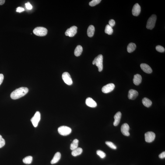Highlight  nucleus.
I'll list each match as a JSON object with an SVG mask.
<instances>
[{
	"instance_id": "27",
	"label": "nucleus",
	"mask_w": 165,
	"mask_h": 165,
	"mask_svg": "<svg viewBox=\"0 0 165 165\" xmlns=\"http://www.w3.org/2000/svg\"><path fill=\"white\" fill-rule=\"evenodd\" d=\"M101 0H93L89 3V5L91 7L95 6L101 2Z\"/></svg>"
},
{
	"instance_id": "7",
	"label": "nucleus",
	"mask_w": 165,
	"mask_h": 165,
	"mask_svg": "<svg viewBox=\"0 0 165 165\" xmlns=\"http://www.w3.org/2000/svg\"><path fill=\"white\" fill-rule=\"evenodd\" d=\"M77 27L76 26H73L70 28L67 29L65 32V34L66 36L70 37H74L77 32Z\"/></svg>"
},
{
	"instance_id": "36",
	"label": "nucleus",
	"mask_w": 165,
	"mask_h": 165,
	"mask_svg": "<svg viewBox=\"0 0 165 165\" xmlns=\"http://www.w3.org/2000/svg\"><path fill=\"white\" fill-rule=\"evenodd\" d=\"M4 79V75L2 74H0V85L2 84Z\"/></svg>"
},
{
	"instance_id": "24",
	"label": "nucleus",
	"mask_w": 165,
	"mask_h": 165,
	"mask_svg": "<svg viewBox=\"0 0 165 165\" xmlns=\"http://www.w3.org/2000/svg\"><path fill=\"white\" fill-rule=\"evenodd\" d=\"M78 142L79 140L77 139H74L70 145V149L72 150H73L78 148Z\"/></svg>"
},
{
	"instance_id": "20",
	"label": "nucleus",
	"mask_w": 165,
	"mask_h": 165,
	"mask_svg": "<svg viewBox=\"0 0 165 165\" xmlns=\"http://www.w3.org/2000/svg\"><path fill=\"white\" fill-rule=\"evenodd\" d=\"M136 44L134 43H129L127 47V51L129 53L133 52L136 49Z\"/></svg>"
},
{
	"instance_id": "14",
	"label": "nucleus",
	"mask_w": 165,
	"mask_h": 165,
	"mask_svg": "<svg viewBox=\"0 0 165 165\" xmlns=\"http://www.w3.org/2000/svg\"><path fill=\"white\" fill-rule=\"evenodd\" d=\"M140 67L142 70L147 73L150 74L152 72V68L147 64L145 63L141 64Z\"/></svg>"
},
{
	"instance_id": "9",
	"label": "nucleus",
	"mask_w": 165,
	"mask_h": 165,
	"mask_svg": "<svg viewBox=\"0 0 165 165\" xmlns=\"http://www.w3.org/2000/svg\"><path fill=\"white\" fill-rule=\"evenodd\" d=\"M155 136L154 133L152 131H148L145 134V141L149 143L152 142L154 140Z\"/></svg>"
},
{
	"instance_id": "37",
	"label": "nucleus",
	"mask_w": 165,
	"mask_h": 165,
	"mask_svg": "<svg viewBox=\"0 0 165 165\" xmlns=\"http://www.w3.org/2000/svg\"><path fill=\"white\" fill-rule=\"evenodd\" d=\"M5 0H0V5H4L5 2Z\"/></svg>"
},
{
	"instance_id": "18",
	"label": "nucleus",
	"mask_w": 165,
	"mask_h": 165,
	"mask_svg": "<svg viewBox=\"0 0 165 165\" xmlns=\"http://www.w3.org/2000/svg\"><path fill=\"white\" fill-rule=\"evenodd\" d=\"M61 158V153L59 152L56 153L52 160H51V163L52 164H55L59 161Z\"/></svg>"
},
{
	"instance_id": "1",
	"label": "nucleus",
	"mask_w": 165,
	"mask_h": 165,
	"mask_svg": "<svg viewBox=\"0 0 165 165\" xmlns=\"http://www.w3.org/2000/svg\"><path fill=\"white\" fill-rule=\"evenodd\" d=\"M28 91L29 89L27 88H20L12 92L11 94V97L13 100H17L25 96Z\"/></svg>"
},
{
	"instance_id": "10",
	"label": "nucleus",
	"mask_w": 165,
	"mask_h": 165,
	"mask_svg": "<svg viewBox=\"0 0 165 165\" xmlns=\"http://www.w3.org/2000/svg\"><path fill=\"white\" fill-rule=\"evenodd\" d=\"M115 86L114 84L110 83L103 86L102 89V91L104 93H108L114 90Z\"/></svg>"
},
{
	"instance_id": "17",
	"label": "nucleus",
	"mask_w": 165,
	"mask_h": 165,
	"mask_svg": "<svg viewBox=\"0 0 165 165\" xmlns=\"http://www.w3.org/2000/svg\"><path fill=\"white\" fill-rule=\"evenodd\" d=\"M142 81V77L139 74H136L134 75L133 79V83L135 85H138L140 84Z\"/></svg>"
},
{
	"instance_id": "25",
	"label": "nucleus",
	"mask_w": 165,
	"mask_h": 165,
	"mask_svg": "<svg viewBox=\"0 0 165 165\" xmlns=\"http://www.w3.org/2000/svg\"><path fill=\"white\" fill-rule=\"evenodd\" d=\"M33 158L31 156H28L25 157L23 159V161L26 164H29L31 163L33 161Z\"/></svg>"
},
{
	"instance_id": "26",
	"label": "nucleus",
	"mask_w": 165,
	"mask_h": 165,
	"mask_svg": "<svg viewBox=\"0 0 165 165\" xmlns=\"http://www.w3.org/2000/svg\"><path fill=\"white\" fill-rule=\"evenodd\" d=\"M105 33L109 35H111L113 32L112 27L109 25H107L106 26L105 30Z\"/></svg>"
},
{
	"instance_id": "19",
	"label": "nucleus",
	"mask_w": 165,
	"mask_h": 165,
	"mask_svg": "<svg viewBox=\"0 0 165 165\" xmlns=\"http://www.w3.org/2000/svg\"><path fill=\"white\" fill-rule=\"evenodd\" d=\"M95 31V28L93 25H90L88 27L87 30V35L89 37H93Z\"/></svg>"
},
{
	"instance_id": "32",
	"label": "nucleus",
	"mask_w": 165,
	"mask_h": 165,
	"mask_svg": "<svg viewBox=\"0 0 165 165\" xmlns=\"http://www.w3.org/2000/svg\"><path fill=\"white\" fill-rule=\"evenodd\" d=\"M25 5L26 8L28 10H31L33 8V7L29 2H28L27 3L25 4Z\"/></svg>"
},
{
	"instance_id": "15",
	"label": "nucleus",
	"mask_w": 165,
	"mask_h": 165,
	"mask_svg": "<svg viewBox=\"0 0 165 165\" xmlns=\"http://www.w3.org/2000/svg\"><path fill=\"white\" fill-rule=\"evenodd\" d=\"M85 103L87 105L91 107H96L97 106L96 102L91 98H87L86 99Z\"/></svg>"
},
{
	"instance_id": "5",
	"label": "nucleus",
	"mask_w": 165,
	"mask_h": 165,
	"mask_svg": "<svg viewBox=\"0 0 165 165\" xmlns=\"http://www.w3.org/2000/svg\"><path fill=\"white\" fill-rule=\"evenodd\" d=\"M58 131L60 135L63 136H67L71 133L72 129L69 127L63 126L58 128Z\"/></svg>"
},
{
	"instance_id": "3",
	"label": "nucleus",
	"mask_w": 165,
	"mask_h": 165,
	"mask_svg": "<svg viewBox=\"0 0 165 165\" xmlns=\"http://www.w3.org/2000/svg\"><path fill=\"white\" fill-rule=\"evenodd\" d=\"M33 33L36 36L44 37L47 34V30L44 27H39L36 28L33 30Z\"/></svg>"
},
{
	"instance_id": "11",
	"label": "nucleus",
	"mask_w": 165,
	"mask_h": 165,
	"mask_svg": "<svg viewBox=\"0 0 165 165\" xmlns=\"http://www.w3.org/2000/svg\"><path fill=\"white\" fill-rule=\"evenodd\" d=\"M129 126L127 123H124L121 126V131L123 135L126 136H129L130 135Z\"/></svg>"
},
{
	"instance_id": "12",
	"label": "nucleus",
	"mask_w": 165,
	"mask_h": 165,
	"mask_svg": "<svg viewBox=\"0 0 165 165\" xmlns=\"http://www.w3.org/2000/svg\"><path fill=\"white\" fill-rule=\"evenodd\" d=\"M141 10V7L138 4H135L133 8L132 12L134 16H137L140 13Z\"/></svg>"
},
{
	"instance_id": "22",
	"label": "nucleus",
	"mask_w": 165,
	"mask_h": 165,
	"mask_svg": "<svg viewBox=\"0 0 165 165\" xmlns=\"http://www.w3.org/2000/svg\"><path fill=\"white\" fill-rule=\"evenodd\" d=\"M142 103L144 106L147 107H150L152 104V102L149 99L144 98L142 99Z\"/></svg>"
},
{
	"instance_id": "21",
	"label": "nucleus",
	"mask_w": 165,
	"mask_h": 165,
	"mask_svg": "<svg viewBox=\"0 0 165 165\" xmlns=\"http://www.w3.org/2000/svg\"><path fill=\"white\" fill-rule=\"evenodd\" d=\"M82 51V48L81 46L78 45L75 48L74 52L75 55L76 57L79 56L81 54Z\"/></svg>"
},
{
	"instance_id": "6",
	"label": "nucleus",
	"mask_w": 165,
	"mask_h": 165,
	"mask_svg": "<svg viewBox=\"0 0 165 165\" xmlns=\"http://www.w3.org/2000/svg\"><path fill=\"white\" fill-rule=\"evenodd\" d=\"M40 112L37 111L31 120L32 124L35 127H37L38 125L40 120Z\"/></svg>"
},
{
	"instance_id": "28",
	"label": "nucleus",
	"mask_w": 165,
	"mask_h": 165,
	"mask_svg": "<svg viewBox=\"0 0 165 165\" xmlns=\"http://www.w3.org/2000/svg\"><path fill=\"white\" fill-rule=\"evenodd\" d=\"M106 144L108 146L113 149H116L117 148L116 146L114 144L111 142L109 141H106Z\"/></svg>"
},
{
	"instance_id": "8",
	"label": "nucleus",
	"mask_w": 165,
	"mask_h": 165,
	"mask_svg": "<svg viewBox=\"0 0 165 165\" xmlns=\"http://www.w3.org/2000/svg\"><path fill=\"white\" fill-rule=\"evenodd\" d=\"M62 79L64 82L68 85H72L73 83L72 78L69 74L68 72H65L63 73Z\"/></svg>"
},
{
	"instance_id": "35",
	"label": "nucleus",
	"mask_w": 165,
	"mask_h": 165,
	"mask_svg": "<svg viewBox=\"0 0 165 165\" xmlns=\"http://www.w3.org/2000/svg\"><path fill=\"white\" fill-rule=\"evenodd\" d=\"M159 157L160 158L163 159L165 157V152H163L161 153L159 155Z\"/></svg>"
},
{
	"instance_id": "23",
	"label": "nucleus",
	"mask_w": 165,
	"mask_h": 165,
	"mask_svg": "<svg viewBox=\"0 0 165 165\" xmlns=\"http://www.w3.org/2000/svg\"><path fill=\"white\" fill-rule=\"evenodd\" d=\"M82 152V149L81 148H77L74 150H72V155L74 156H76L80 155Z\"/></svg>"
},
{
	"instance_id": "13",
	"label": "nucleus",
	"mask_w": 165,
	"mask_h": 165,
	"mask_svg": "<svg viewBox=\"0 0 165 165\" xmlns=\"http://www.w3.org/2000/svg\"><path fill=\"white\" fill-rule=\"evenodd\" d=\"M138 92L136 90L131 89L128 92V97L130 100H135L138 96Z\"/></svg>"
},
{
	"instance_id": "30",
	"label": "nucleus",
	"mask_w": 165,
	"mask_h": 165,
	"mask_svg": "<svg viewBox=\"0 0 165 165\" xmlns=\"http://www.w3.org/2000/svg\"><path fill=\"white\" fill-rule=\"evenodd\" d=\"M156 51L162 53L165 51V48L161 46L158 45L156 46Z\"/></svg>"
},
{
	"instance_id": "34",
	"label": "nucleus",
	"mask_w": 165,
	"mask_h": 165,
	"mask_svg": "<svg viewBox=\"0 0 165 165\" xmlns=\"http://www.w3.org/2000/svg\"><path fill=\"white\" fill-rule=\"evenodd\" d=\"M24 11V8L22 7H19L16 9V12L21 13Z\"/></svg>"
},
{
	"instance_id": "33",
	"label": "nucleus",
	"mask_w": 165,
	"mask_h": 165,
	"mask_svg": "<svg viewBox=\"0 0 165 165\" xmlns=\"http://www.w3.org/2000/svg\"><path fill=\"white\" fill-rule=\"evenodd\" d=\"M109 25L111 27H112L115 26V22L114 20L111 19L109 22Z\"/></svg>"
},
{
	"instance_id": "4",
	"label": "nucleus",
	"mask_w": 165,
	"mask_h": 165,
	"mask_svg": "<svg viewBox=\"0 0 165 165\" xmlns=\"http://www.w3.org/2000/svg\"><path fill=\"white\" fill-rule=\"evenodd\" d=\"M156 20V16L153 15L151 16L147 21L146 27L148 29L152 30L154 28Z\"/></svg>"
},
{
	"instance_id": "16",
	"label": "nucleus",
	"mask_w": 165,
	"mask_h": 165,
	"mask_svg": "<svg viewBox=\"0 0 165 165\" xmlns=\"http://www.w3.org/2000/svg\"><path fill=\"white\" fill-rule=\"evenodd\" d=\"M121 117V112H118L114 116V125L116 126L118 125L120 122Z\"/></svg>"
},
{
	"instance_id": "29",
	"label": "nucleus",
	"mask_w": 165,
	"mask_h": 165,
	"mask_svg": "<svg viewBox=\"0 0 165 165\" xmlns=\"http://www.w3.org/2000/svg\"><path fill=\"white\" fill-rule=\"evenodd\" d=\"M97 154L101 158H104L106 156V153L103 151L100 150H98L96 152Z\"/></svg>"
},
{
	"instance_id": "31",
	"label": "nucleus",
	"mask_w": 165,
	"mask_h": 165,
	"mask_svg": "<svg viewBox=\"0 0 165 165\" xmlns=\"http://www.w3.org/2000/svg\"><path fill=\"white\" fill-rule=\"evenodd\" d=\"M5 140L3 138L1 135H0V148L3 147L5 145Z\"/></svg>"
},
{
	"instance_id": "2",
	"label": "nucleus",
	"mask_w": 165,
	"mask_h": 165,
	"mask_svg": "<svg viewBox=\"0 0 165 165\" xmlns=\"http://www.w3.org/2000/svg\"><path fill=\"white\" fill-rule=\"evenodd\" d=\"M103 57L102 54H100L94 59L92 64L96 65L98 68L99 72H101L103 70Z\"/></svg>"
}]
</instances>
